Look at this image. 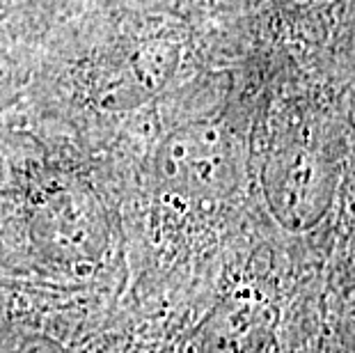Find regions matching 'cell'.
<instances>
[{
  "label": "cell",
  "mask_w": 355,
  "mask_h": 353,
  "mask_svg": "<svg viewBox=\"0 0 355 353\" xmlns=\"http://www.w3.org/2000/svg\"><path fill=\"white\" fill-rule=\"evenodd\" d=\"M0 353H67L60 342L44 335H17V340L0 347Z\"/></svg>",
  "instance_id": "obj_5"
},
{
  "label": "cell",
  "mask_w": 355,
  "mask_h": 353,
  "mask_svg": "<svg viewBox=\"0 0 355 353\" xmlns=\"http://www.w3.org/2000/svg\"><path fill=\"white\" fill-rule=\"evenodd\" d=\"M156 177L165 191L186 200L225 198L236 184L230 142L216 129H179L158 149Z\"/></svg>",
  "instance_id": "obj_2"
},
{
  "label": "cell",
  "mask_w": 355,
  "mask_h": 353,
  "mask_svg": "<svg viewBox=\"0 0 355 353\" xmlns=\"http://www.w3.org/2000/svg\"><path fill=\"white\" fill-rule=\"evenodd\" d=\"M175 46L168 40H142L124 51L115 67L101 80V101L122 106L149 99L163 85L175 67Z\"/></svg>",
  "instance_id": "obj_4"
},
{
  "label": "cell",
  "mask_w": 355,
  "mask_h": 353,
  "mask_svg": "<svg viewBox=\"0 0 355 353\" xmlns=\"http://www.w3.org/2000/svg\"><path fill=\"white\" fill-rule=\"evenodd\" d=\"M30 239L58 266H89L103 259L110 221L101 198L80 182H58L30 205Z\"/></svg>",
  "instance_id": "obj_1"
},
{
  "label": "cell",
  "mask_w": 355,
  "mask_h": 353,
  "mask_svg": "<svg viewBox=\"0 0 355 353\" xmlns=\"http://www.w3.org/2000/svg\"><path fill=\"white\" fill-rule=\"evenodd\" d=\"M266 193L279 223L291 230H305L319 221L326 209L328 182L316 159L291 152L270 161Z\"/></svg>",
  "instance_id": "obj_3"
}]
</instances>
